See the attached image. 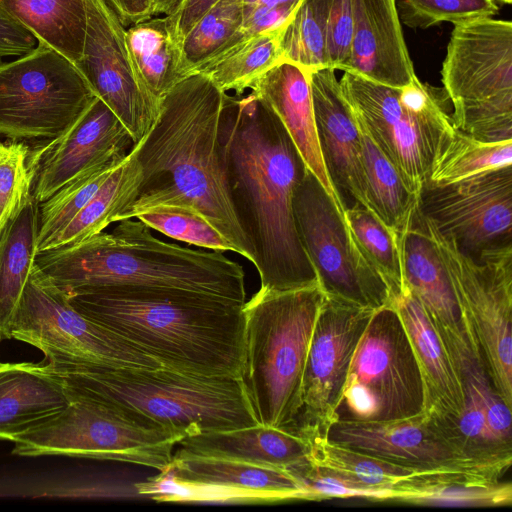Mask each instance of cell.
I'll list each match as a JSON object with an SVG mask.
<instances>
[{"label":"cell","mask_w":512,"mask_h":512,"mask_svg":"<svg viewBox=\"0 0 512 512\" xmlns=\"http://www.w3.org/2000/svg\"><path fill=\"white\" fill-rule=\"evenodd\" d=\"M221 157L233 208L265 290L319 283L299 239L292 199L307 169L274 112L253 92L223 98Z\"/></svg>","instance_id":"1"},{"label":"cell","mask_w":512,"mask_h":512,"mask_svg":"<svg viewBox=\"0 0 512 512\" xmlns=\"http://www.w3.org/2000/svg\"><path fill=\"white\" fill-rule=\"evenodd\" d=\"M224 94L197 72L160 100L153 125L132 147L142 177L136 198L121 220L157 206L191 210L207 219L236 253L255 264V250L233 208L221 157Z\"/></svg>","instance_id":"2"},{"label":"cell","mask_w":512,"mask_h":512,"mask_svg":"<svg viewBox=\"0 0 512 512\" xmlns=\"http://www.w3.org/2000/svg\"><path fill=\"white\" fill-rule=\"evenodd\" d=\"M68 298L80 313L162 367L240 377L245 303L191 291L134 287L85 289Z\"/></svg>","instance_id":"3"},{"label":"cell","mask_w":512,"mask_h":512,"mask_svg":"<svg viewBox=\"0 0 512 512\" xmlns=\"http://www.w3.org/2000/svg\"><path fill=\"white\" fill-rule=\"evenodd\" d=\"M112 232L38 252L35 267L67 295L85 289L134 287L184 290L246 302L243 267L222 251L164 242L137 218Z\"/></svg>","instance_id":"4"},{"label":"cell","mask_w":512,"mask_h":512,"mask_svg":"<svg viewBox=\"0 0 512 512\" xmlns=\"http://www.w3.org/2000/svg\"><path fill=\"white\" fill-rule=\"evenodd\" d=\"M69 398L111 406L143 424L183 437L258 424L240 377L158 368L37 363Z\"/></svg>","instance_id":"5"},{"label":"cell","mask_w":512,"mask_h":512,"mask_svg":"<svg viewBox=\"0 0 512 512\" xmlns=\"http://www.w3.org/2000/svg\"><path fill=\"white\" fill-rule=\"evenodd\" d=\"M325 293L319 283L260 288L243 306L240 379L260 424L289 430L296 418L308 349Z\"/></svg>","instance_id":"6"},{"label":"cell","mask_w":512,"mask_h":512,"mask_svg":"<svg viewBox=\"0 0 512 512\" xmlns=\"http://www.w3.org/2000/svg\"><path fill=\"white\" fill-rule=\"evenodd\" d=\"M339 82L357 119L419 197L435 157L454 130L444 89L418 78L404 87H390L349 72Z\"/></svg>","instance_id":"7"},{"label":"cell","mask_w":512,"mask_h":512,"mask_svg":"<svg viewBox=\"0 0 512 512\" xmlns=\"http://www.w3.org/2000/svg\"><path fill=\"white\" fill-rule=\"evenodd\" d=\"M69 399L61 412L16 436L12 453L120 461L159 472L169 468L181 434L143 424L97 401Z\"/></svg>","instance_id":"8"},{"label":"cell","mask_w":512,"mask_h":512,"mask_svg":"<svg viewBox=\"0 0 512 512\" xmlns=\"http://www.w3.org/2000/svg\"><path fill=\"white\" fill-rule=\"evenodd\" d=\"M423 386L402 322L377 309L354 350L337 407L338 421L382 422L422 413Z\"/></svg>","instance_id":"9"},{"label":"cell","mask_w":512,"mask_h":512,"mask_svg":"<svg viewBox=\"0 0 512 512\" xmlns=\"http://www.w3.org/2000/svg\"><path fill=\"white\" fill-rule=\"evenodd\" d=\"M422 219L446 266L465 322L479 344L488 377L511 408L512 245L485 251L474 259Z\"/></svg>","instance_id":"10"},{"label":"cell","mask_w":512,"mask_h":512,"mask_svg":"<svg viewBox=\"0 0 512 512\" xmlns=\"http://www.w3.org/2000/svg\"><path fill=\"white\" fill-rule=\"evenodd\" d=\"M96 98L77 67L47 44L0 64V134L53 139Z\"/></svg>","instance_id":"11"},{"label":"cell","mask_w":512,"mask_h":512,"mask_svg":"<svg viewBox=\"0 0 512 512\" xmlns=\"http://www.w3.org/2000/svg\"><path fill=\"white\" fill-rule=\"evenodd\" d=\"M296 230L325 295L356 306H391L389 290L362 253L344 212L307 168L292 199Z\"/></svg>","instance_id":"12"},{"label":"cell","mask_w":512,"mask_h":512,"mask_svg":"<svg viewBox=\"0 0 512 512\" xmlns=\"http://www.w3.org/2000/svg\"><path fill=\"white\" fill-rule=\"evenodd\" d=\"M46 362L116 368H158L157 361L76 310L68 295L34 265L11 330Z\"/></svg>","instance_id":"13"},{"label":"cell","mask_w":512,"mask_h":512,"mask_svg":"<svg viewBox=\"0 0 512 512\" xmlns=\"http://www.w3.org/2000/svg\"><path fill=\"white\" fill-rule=\"evenodd\" d=\"M418 210L439 234L474 259L512 245V165L455 183H427Z\"/></svg>","instance_id":"14"},{"label":"cell","mask_w":512,"mask_h":512,"mask_svg":"<svg viewBox=\"0 0 512 512\" xmlns=\"http://www.w3.org/2000/svg\"><path fill=\"white\" fill-rule=\"evenodd\" d=\"M375 311L325 295L308 349L299 409L289 431L300 436L326 434L338 421L337 407L354 350Z\"/></svg>","instance_id":"15"},{"label":"cell","mask_w":512,"mask_h":512,"mask_svg":"<svg viewBox=\"0 0 512 512\" xmlns=\"http://www.w3.org/2000/svg\"><path fill=\"white\" fill-rule=\"evenodd\" d=\"M87 15L83 53L75 66L136 145L153 125L159 104L141 81L127 46L126 28L113 10L104 0H87Z\"/></svg>","instance_id":"16"},{"label":"cell","mask_w":512,"mask_h":512,"mask_svg":"<svg viewBox=\"0 0 512 512\" xmlns=\"http://www.w3.org/2000/svg\"><path fill=\"white\" fill-rule=\"evenodd\" d=\"M405 283L424 308L462 378L484 367L479 344L465 322L450 276L418 206L399 233Z\"/></svg>","instance_id":"17"},{"label":"cell","mask_w":512,"mask_h":512,"mask_svg":"<svg viewBox=\"0 0 512 512\" xmlns=\"http://www.w3.org/2000/svg\"><path fill=\"white\" fill-rule=\"evenodd\" d=\"M134 146L125 126L98 97L61 135L30 156L39 204L87 170L124 159Z\"/></svg>","instance_id":"18"},{"label":"cell","mask_w":512,"mask_h":512,"mask_svg":"<svg viewBox=\"0 0 512 512\" xmlns=\"http://www.w3.org/2000/svg\"><path fill=\"white\" fill-rule=\"evenodd\" d=\"M327 437L359 452L420 469H465L501 477L506 470L467 458L443 428L422 413L382 422L337 421Z\"/></svg>","instance_id":"19"},{"label":"cell","mask_w":512,"mask_h":512,"mask_svg":"<svg viewBox=\"0 0 512 512\" xmlns=\"http://www.w3.org/2000/svg\"><path fill=\"white\" fill-rule=\"evenodd\" d=\"M452 104L512 95V23L493 17L454 25L442 64Z\"/></svg>","instance_id":"20"},{"label":"cell","mask_w":512,"mask_h":512,"mask_svg":"<svg viewBox=\"0 0 512 512\" xmlns=\"http://www.w3.org/2000/svg\"><path fill=\"white\" fill-rule=\"evenodd\" d=\"M310 87L321 155L345 209L359 203L370 210L362 164V135L335 69L310 72Z\"/></svg>","instance_id":"21"},{"label":"cell","mask_w":512,"mask_h":512,"mask_svg":"<svg viewBox=\"0 0 512 512\" xmlns=\"http://www.w3.org/2000/svg\"><path fill=\"white\" fill-rule=\"evenodd\" d=\"M409 339L421 376L423 414L441 427L457 419L465 404L464 382L419 300L408 286L391 304Z\"/></svg>","instance_id":"22"},{"label":"cell","mask_w":512,"mask_h":512,"mask_svg":"<svg viewBox=\"0 0 512 512\" xmlns=\"http://www.w3.org/2000/svg\"><path fill=\"white\" fill-rule=\"evenodd\" d=\"M353 4L351 55L344 72L396 88L416 80L395 0H353Z\"/></svg>","instance_id":"23"},{"label":"cell","mask_w":512,"mask_h":512,"mask_svg":"<svg viewBox=\"0 0 512 512\" xmlns=\"http://www.w3.org/2000/svg\"><path fill=\"white\" fill-rule=\"evenodd\" d=\"M309 74L301 66L282 60L249 89L279 118L306 167L344 212L321 155Z\"/></svg>","instance_id":"24"},{"label":"cell","mask_w":512,"mask_h":512,"mask_svg":"<svg viewBox=\"0 0 512 512\" xmlns=\"http://www.w3.org/2000/svg\"><path fill=\"white\" fill-rule=\"evenodd\" d=\"M165 472L182 482L251 493L263 503L312 500L306 486L287 470L195 455L183 449L173 454V460Z\"/></svg>","instance_id":"25"},{"label":"cell","mask_w":512,"mask_h":512,"mask_svg":"<svg viewBox=\"0 0 512 512\" xmlns=\"http://www.w3.org/2000/svg\"><path fill=\"white\" fill-rule=\"evenodd\" d=\"M188 453L291 471L309 463L300 435L263 424L186 436L179 442Z\"/></svg>","instance_id":"26"},{"label":"cell","mask_w":512,"mask_h":512,"mask_svg":"<svg viewBox=\"0 0 512 512\" xmlns=\"http://www.w3.org/2000/svg\"><path fill=\"white\" fill-rule=\"evenodd\" d=\"M69 403L61 383L37 363H0V440L12 442Z\"/></svg>","instance_id":"27"},{"label":"cell","mask_w":512,"mask_h":512,"mask_svg":"<svg viewBox=\"0 0 512 512\" xmlns=\"http://www.w3.org/2000/svg\"><path fill=\"white\" fill-rule=\"evenodd\" d=\"M499 479L473 470H430L400 486L395 502L444 507L508 506L512 485Z\"/></svg>","instance_id":"28"},{"label":"cell","mask_w":512,"mask_h":512,"mask_svg":"<svg viewBox=\"0 0 512 512\" xmlns=\"http://www.w3.org/2000/svg\"><path fill=\"white\" fill-rule=\"evenodd\" d=\"M38 203L33 195L0 230V340L10 339L37 254Z\"/></svg>","instance_id":"29"},{"label":"cell","mask_w":512,"mask_h":512,"mask_svg":"<svg viewBox=\"0 0 512 512\" xmlns=\"http://www.w3.org/2000/svg\"><path fill=\"white\" fill-rule=\"evenodd\" d=\"M308 446L311 466L343 477L379 494L380 501H395L397 489L426 471L395 464L346 447L326 434L301 436Z\"/></svg>","instance_id":"30"},{"label":"cell","mask_w":512,"mask_h":512,"mask_svg":"<svg viewBox=\"0 0 512 512\" xmlns=\"http://www.w3.org/2000/svg\"><path fill=\"white\" fill-rule=\"evenodd\" d=\"M128 49L141 81L153 100H160L182 79L181 40L170 16H153L125 31Z\"/></svg>","instance_id":"31"},{"label":"cell","mask_w":512,"mask_h":512,"mask_svg":"<svg viewBox=\"0 0 512 512\" xmlns=\"http://www.w3.org/2000/svg\"><path fill=\"white\" fill-rule=\"evenodd\" d=\"M0 3L38 41L74 65L79 61L87 30V0H0Z\"/></svg>","instance_id":"32"},{"label":"cell","mask_w":512,"mask_h":512,"mask_svg":"<svg viewBox=\"0 0 512 512\" xmlns=\"http://www.w3.org/2000/svg\"><path fill=\"white\" fill-rule=\"evenodd\" d=\"M141 177L140 164L132 148L90 201L44 250L81 241L102 232L111 223L121 221L123 213L136 198Z\"/></svg>","instance_id":"33"},{"label":"cell","mask_w":512,"mask_h":512,"mask_svg":"<svg viewBox=\"0 0 512 512\" xmlns=\"http://www.w3.org/2000/svg\"><path fill=\"white\" fill-rule=\"evenodd\" d=\"M358 123L362 135V164L370 210L399 234L408 225L418 206L419 197L359 120Z\"/></svg>","instance_id":"34"},{"label":"cell","mask_w":512,"mask_h":512,"mask_svg":"<svg viewBox=\"0 0 512 512\" xmlns=\"http://www.w3.org/2000/svg\"><path fill=\"white\" fill-rule=\"evenodd\" d=\"M243 0H219L181 41L183 69L188 76L242 42Z\"/></svg>","instance_id":"35"},{"label":"cell","mask_w":512,"mask_h":512,"mask_svg":"<svg viewBox=\"0 0 512 512\" xmlns=\"http://www.w3.org/2000/svg\"><path fill=\"white\" fill-rule=\"evenodd\" d=\"M509 165L512 140L481 141L454 128L435 157L428 183H455Z\"/></svg>","instance_id":"36"},{"label":"cell","mask_w":512,"mask_h":512,"mask_svg":"<svg viewBox=\"0 0 512 512\" xmlns=\"http://www.w3.org/2000/svg\"><path fill=\"white\" fill-rule=\"evenodd\" d=\"M280 31L248 38L216 58L199 72L223 93L240 96L260 76L281 61Z\"/></svg>","instance_id":"37"},{"label":"cell","mask_w":512,"mask_h":512,"mask_svg":"<svg viewBox=\"0 0 512 512\" xmlns=\"http://www.w3.org/2000/svg\"><path fill=\"white\" fill-rule=\"evenodd\" d=\"M344 217L362 253L386 284L392 304L407 287L399 234L359 203L345 209Z\"/></svg>","instance_id":"38"},{"label":"cell","mask_w":512,"mask_h":512,"mask_svg":"<svg viewBox=\"0 0 512 512\" xmlns=\"http://www.w3.org/2000/svg\"><path fill=\"white\" fill-rule=\"evenodd\" d=\"M332 0H301L279 38L281 61L307 70L328 67L327 25Z\"/></svg>","instance_id":"39"},{"label":"cell","mask_w":512,"mask_h":512,"mask_svg":"<svg viewBox=\"0 0 512 512\" xmlns=\"http://www.w3.org/2000/svg\"><path fill=\"white\" fill-rule=\"evenodd\" d=\"M124 159L87 170L38 204L37 253L71 222Z\"/></svg>","instance_id":"40"},{"label":"cell","mask_w":512,"mask_h":512,"mask_svg":"<svg viewBox=\"0 0 512 512\" xmlns=\"http://www.w3.org/2000/svg\"><path fill=\"white\" fill-rule=\"evenodd\" d=\"M149 228L173 239L216 251H233V245L202 215L172 206H157L136 217Z\"/></svg>","instance_id":"41"},{"label":"cell","mask_w":512,"mask_h":512,"mask_svg":"<svg viewBox=\"0 0 512 512\" xmlns=\"http://www.w3.org/2000/svg\"><path fill=\"white\" fill-rule=\"evenodd\" d=\"M400 20L411 28L426 29L442 22L454 25L492 17L495 0H395Z\"/></svg>","instance_id":"42"},{"label":"cell","mask_w":512,"mask_h":512,"mask_svg":"<svg viewBox=\"0 0 512 512\" xmlns=\"http://www.w3.org/2000/svg\"><path fill=\"white\" fill-rule=\"evenodd\" d=\"M452 105L455 129L486 142L512 140V95Z\"/></svg>","instance_id":"43"},{"label":"cell","mask_w":512,"mask_h":512,"mask_svg":"<svg viewBox=\"0 0 512 512\" xmlns=\"http://www.w3.org/2000/svg\"><path fill=\"white\" fill-rule=\"evenodd\" d=\"M33 171L29 148L23 142L0 146V230L32 195Z\"/></svg>","instance_id":"44"},{"label":"cell","mask_w":512,"mask_h":512,"mask_svg":"<svg viewBox=\"0 0 512 512\" xmlns=\"http://www.w3.org/2000/svg\"><path fill=\"white\" fill-rule=\"evenodd\" d=\"M353 29V0H332L326 40L328 67L345 71L351 55Z\"/></svg>","instance_id":"45"},{"label":"cell","mask_w":512,"mask_h":512,"mask_svg":"<svg viewBox=\"0 0 512 512\" xmlns=\"http://www.w3.org/2000/svg\"><path fill=\"white\" fill-rule=\"evenodd\" d=\"M298 5L299 3L275 7H243V20L239 30L243 40L282 30Z\"/></svg>","instance_id":"46"},{"label":"cell","mask_w":512,"mask_h":512,"mask_svg":"<svg viewBox=\"0 0 512 512\" xmlns=\"http://www.w3.org/2000/svg\"><path fill=\"white\" fill-rule=\"evenodd\" d=\"M37 45V38L0 3V57L23 56Z\"/></svg>","instance_id":"47"},{"label":"cell","mask_w":512,"mask_h":512,"mask_svg":"<svg viewBox=\"0 0 512 512\" xmlns=\"http://www.w3.org/2000/svg\"><path fill=\"white\" fill-rule=\"evenodd\" d=\"M219 0H184L174 15H169L175 26L177 36L183 37L196 24V22Z\"/></svg>","instance_id":"48"},{"label":"cell","mask_w":512,"mask_h":512,"mask_svg":"<svg viewBox=\"0 0 512 512\" xmlns=\"http://www.w3.org/2000/svg\"><path fill=\"white\" fill-rule=\"evenodd\" d=\"M121 23L131 26L154 16L153 0H104Z\"/></svg>","instance_id":"49"},{"label":"cell","mask_w":512,"mask_h":512,"mask_svg":"<svg viewBox=\"0 0 512 512\" xmlns=\"http://www.w3.org/2000/svg\"><path fill=\"white\" fill-rule=\"evenodd\" d=\"M183 1L184 0H153L154 16L176 14Z\"/></svg>","instance_id":"50"},{"label":"cell","mask_w":512,"mask_h":512,"mask_svg":"<svg viewBox=\"0 0 512 512\" xmlns=\"http://www.w3.org/2000/svg\"><path fill=\"white\" fill-rule=\"evenodd\" d=\"M301 0H243L244 7H275L286 4H298Z\"/></svg>","instance_id":"51"},{"label":"cell","mask_w":512,"mask_h":512,"mask_svg":"<svg viewBox=\"0 0 512 512\" xmlns=\"http://www.w3.org/2000/svg\"><path fill=\"white\" fill-rule=\"evenodd\" d=\"M496 2H500L502 4H510L512 0H495Z\"/></svg>","instance_id":"52"},{"label":"cell","mask_w":512,"mask_h":512,"mask_svg":"<svg viewBox=\"0 0 512 512\" xmlns=\"http://www.w3.org/2000/svg\"><path fill=\"white\" fill-rule=\"evenodd\" d=\"M3 143L0 142V146L2 145Z\"/></svg>","instance_id":"53"}]
</instances>
